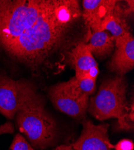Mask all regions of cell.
Returning <instances> with one entry per match:
<instances>
[{
	"label": "cell",
	"mask_w": 134,
	"mask_h": 150,
	"mask_svg": "<svg viewBox=\"0 0 134 150\" xmlns=\"http://www.w3.org/2000/svg\"><path fill=\"white\" fill-rule=\"evenodd\" d=\"M48 96L53 105L63 113L78 120L86 116L89 96L80 90L74 78L51 86Z\"/></svg>",
	"instance_id": "6"
},
{
	"label": "cell",
	"mask_w": 134,
	"mask_h": 150,
	"mask_svg": "<svg viewBox=\"0 0 134 150\" xmlns=\"http://www.w3.org/2000/svg\"><path fill=\"white\" fill-rule=\"evenodd\" d=\"M10 150H34L30 144L22 134L17 133L12 141L10 146Z\"/></svg>",
	"instance_id": "13"
},
{
	"label": "cell",
	"mask_w": 134,
	"mask_h": 150,
	"mask_svg": "<svg viewBox=\"0 0 134 150\" xmlns=\"http://www.w3.org/2000/svg\"><path fill=\"white\" fill-rule=\"evenodd\" d=\"M123 7L119 4V1L114 10L108 15L101 23V31H108L115 39L130 33V27L127 22Z\"/></svg>",
	"instance_id": "11"
},
{
	"label": "cell",
	"mask_w": 134,
	"mask_h": 150,
	"mask_svg": "<svg viewBox=\"0 0 134 150\" xmlns=\"http://www.w3.org/2000/svg\"><path fill=\"white\" fill-rule=\"evenodd\" d=\"M68 64L75 71L76 77L88 76V73L91 69L98 67L95 58L92 55L87 43L78 41L67 52Z\"/></svg>",
	"instance_id": "10"
},
{
	"label": "cell",
	"mask_w": 134,
	"mask_h": 150,
	"mask_svg": "<svg viewBox=\"0 0 134 150\" xmlns=\"http://www.w3.org/2000/svg\"><path fill=\"white\" fill-rule=\"evenodd\" d=\"M87 43L94 57L104 59L111 55L115 47V38L106 31L91 34Z\"/></svg>",
	"instance_id": "12"
},
{
	"label": "cell",
	"mask_w": 134,
	"mask_h": 150,
	"mask_svg": "<svg viewBox=\"0 0 134 150\" xmlns=\"http://www.w3.org/2000/svg\"><path fill=\"white\" fill-rule=\"evenodd\" d=\"M114 148L116 150H133L134 144L132 141L128 139H124L120 141Z\"/></svg>",
	"instance_id": "14"
},
{
	"label": "cell",
	"mask_w": 134,
	"mask_h": 150,
	"mask_svg": "<svg viewBox=\"0 0 134 150\" xmlns=\"http://www.w3.org/2000/svg\"><path fill=\"white\" fill-rule=\"evenodd\" d=\"M13 132L14 126L13 124L10 121L0 126V135L4 133H13Z\"/></svg>",
	"instance_id": "15"
},
{
	"label": "cell",
	"mask_w": 134,
	"mask_h": 150,
	"mask_svg": "<svg viewBox=\"0 0 134 150\" xmlns=\"http://www.w3.org/2000/svg\"><path fill=\"white\" fill-rule=\"evenodd\" d=\"M118 2L116 0H84L82 18L91 33L101 31L103 20L114 10Z\"/></svg>",
	"instance_id": "9"
},
{
	"label": "cell",
	"mask_w": 134,
	"mask_h": 150,
	"mask_svg": "<svg viewBox=\"0 0 134 150\" xmlns=\"http://www.w3.org/2000/svg\"><path fill=\"white\" fill-rule=\"evenodd\" d=\"M108 69L118 76L125 74L134 67V39L128 33L115 39V49Z\"/></svg>",
	"instance_id": "8"
},
{
	"label": "cell",
	"mask_w": 134,
	"mask_h": 150,
	"mask_svg": "<svg viewBox=\"0 0 134 150\" xmlns=\"http://www.w3.org/2000/svg\"><path fill=\"white\" fill-rule=\"evenodd\" d=\"M82 130L79 138L72 144L74 150H113L114 147L109 139V125L106 123L94 124L85 120L82 122Z\"/></svg>",
	"instance_id": "7"
},
{
	"label": "cell",
	"mask_w": 134,
	"mask_h": 150,
	"mask_svg": "<svg viewBox=\"0 0 134 150\" xmlns=\"http://www.w3.org/2000/svg\"><path fill=\"white\" fill-rule=\"evenodd\" d=\"M52 150H73L72 145H62L56 147L55 149Z\"/></svg>",
	"instance_id": "16"
},
{
	"label": "cell",
	"mask_w": 134,
	"mask_h": 150,
	"mask_svg": "<svg viewBox=\"0 0 134 150\" xmlns=\"http://www.w3.org/2000/svg\"><path fill=\"white\" fill-rule=\"evenodd\" d=\"M82 17L76 0H57L33 25L4 49L14 61L35 71L63 48Z\"/></svg>",
	"instance_id": "1"
},
{
	"label": "cell",
	"mask_w": 134,
	"mask_h": 150,
	"mask_svg": "<svg viewBox=\"0 0 134 150\" xmlns=\"http://www.w3.org/2000/svg\"><path fill=\"white\" fill-rule=\"evenodd\" d=\"M128 83L125 76L105 79L97 94L90 98L88 111L96 119L104 121L112 118L122 121L129 106L126 98Z\"/></svg>",
	"instance_id": "4"
},
{
	"label": "cell",
	"mask_w": 134,
	"mask_h": 150,
	"mask_svg": "<svg viewBox=\"0 0 134 150\" xmlns=\"http://www.w3.org/2000/svg\"><path fill=\"white\" fill-rule=\"evenodd\" d=\"M45 98L33 82L0 74V113L8 120L19 111L44 109Z\"/></svg>",
	"instance_id": "3"
},
{
	"label": "cell",
	"mask_w": 134,
	"mask_h": 150,
	"mask_svg": "<svg viewBox=\"0 0 134 150\" xmlns=\"http://www.w3.org/2000/svg\"><path fill=\"white\" fill-rule=\"evenodd\" d=\"M57 0H0V46L13 43L51 9Z\"/></svg>",
	"instance_id": "2"
},
{
	"label": "cell",
	"mask_w": 134,
	"mask_h": 150,
	"mask_svg": "<svg viewBox=\"0 0 134 150\" xmlns=\"http://www.w3.org/2000/svg\"><path fill=\"white\" fill-rule=\"evenodd\" d=\"M16 126L34 149L45 150L56 141V121L44 109L22 110L16 114Z\"/></svg>",
	"instance_id": "5"
}]
</instances>
